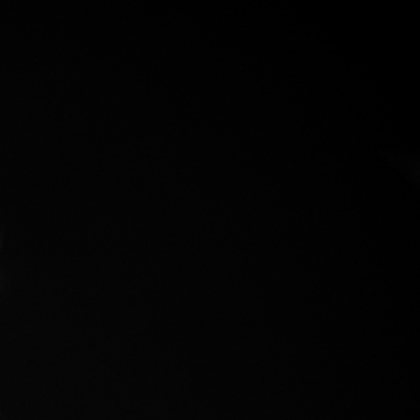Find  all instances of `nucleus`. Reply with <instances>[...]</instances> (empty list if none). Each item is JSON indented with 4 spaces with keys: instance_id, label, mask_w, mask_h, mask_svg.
I'll use <instances>...</instances> for the list:
<instances>
[]
</instances>
